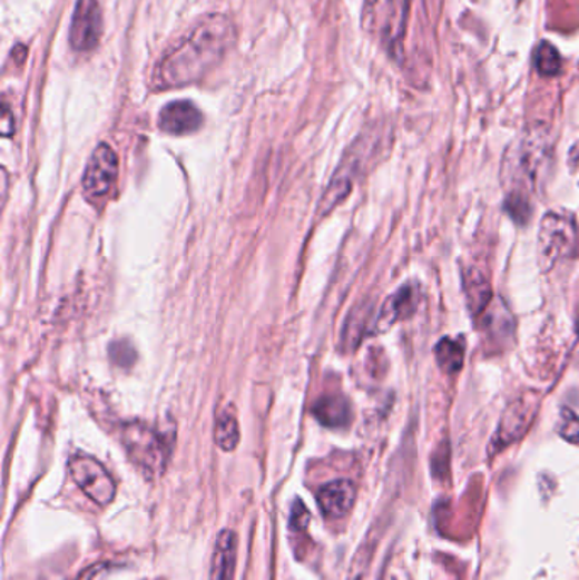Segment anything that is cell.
<instances>
[{
	"instance_id": "obj_1",
	"label": "cell",
	"mask_w": 579,
	"mask_h": 580,
	"mask_svg": "<svg viewBox=\"0 0 579 580\" xmlns=\"http://www.w3.org/2000/svg\"><path fill=\"white\" fill-rule=\"evenodd\" d=\"M235 40V24L228 16H206L161 58L155 70V86L174 89L197 82L225 58Z\"/></svg>"
},
{
	"instance_id": "obj_2",
	"label": "cell",
	"mask_w": 579,
	"mask_h": 580,
	"mask_svg": "<svg viewBox=\"0 0 579 580\" xmlns=\"http://www.w3.org/2000/svg\"><path fill=\"white\" fill-rule=\"evenodd\" d=\"M551 157L548 131L542 128L529 129L508 150L503 164V184L508 196L526 197L536 189L537 178Z\"/></svg>"
},
{
	"instance_id": "obj_3",
	"label": "cell",
	"mask_w": 579,
	"mask_h": 580,
	"mask_svg": "<svg viewBox=\"0 0 579 580\" xmlns=\"http://www.w3.org/2000/svg\"><path fill=\"white\" fill-rule=\"evenodd\" d=\"M126 452L148 479L157 478L165 470L168 446L164 436L144 424H128L122 431Z\"/></svg>"
},
{
	"instance_id": "obj_4",
	"label": "cell",
	"mask_w": 579,
	"mask_h": 580,
	"mask_svg": "<svg viewBox=\"0 0 579 580\" xmlns=\"http://www.w3.org/2000/svg\"><path fill=\"white\" fill-rule=\"evenodd\" d=\"M575 222L565 214L549 213L543 216L539 233V264L543 271L555 267L559 260L575 252Z\"/></svg>"
},
{
	"instance_id": "obj_5",
	"label": "cell",
	"mask_w": 579,
	"mask_h": 580,
	"mask_svg": "<svg viewBox=\"0 0 579 580\" xmlns=\"http://www.w3.org/2000/svg\"><path fill=\"white\" fill-rule=\"evenodd\" d=\"M70 475L84 494L99 505H108L116 495V484L102 463L92 456L77 455L68 463Z\"/></svg>"
},
{
	"instance_id": "obj_6",
	"label": "cell",
	"mask_w": 579,
	"mask_h": 580,
	"mask_svg": "<svg viewBox=\"0 0 579 580\" xmlns=\"http://www.w3.org/2000/svg\"><path fill=\"white\" fill-rule=\"evenodd\" d=\"M537 414L536 399H517L501 417L500 426L490 443V455L500 453L526 436Z\"/></svg>"
},
{
	"instance_id": "obj_7",
	"label": "cell",
	"mask_w": 579,
	"mask_h": 580,
	"mask_svg": "<svg viewBox=\"0 0 579 580\" xmlns=\"http://www.w3.org/2000/svg\"><path fill=\"white\" fill-rule=\"evenodd\" d=\"M102 36V11L97 0H79L70 26V45L79 53L96 50Z\"/></svg>"
},
{
	"instance_id": "obj_8",
	"label": "cell",
	"mask_w": 579,
	"mask_h": 580,
	"mask_svg": "<svg viewBox=\"0 0 579 580\" xmlns=\"http://www.w3.org/2000/svg\"><path fill=\"white\" fill-rule=\"evenodd\" d=\"M118 175V158L108 145H99L87 164L84 175V190L87 196L105 197L112 187Z\"/></svg>"
},
{
	"instance_id": "obj_9",
	"label": "cell",
	"mask_w": 579,
	"mask_h": 580,
	"mask_svg": "<svg viewBox=\"0 0 579 580\" xmlns=\"http://www.w3.org/2000/svg\"><path fill=\"white\" fill-rule=\"evenodd\" d=\"M478 317H481V330L490 345L497 346V350L510 346L516 336V321L503 301H491Z\"/></svg>"
},
{
	"instance_id": "obj_10",
	"label": "cell",
	"mask_w": 579,
	"mask_h": 580,
	"mask_svg": "<svg viewBox=\"0 0 579 580\" xmlns=\"http://www.w3.org/2000/svg\"><path fill=\"white\" fill-rule=\"evenodd\" d=\"M355 498H357V489H355L354 482L347 481V479L328 482L316 494L320 511L328 520L347 517L354 508Z\"/></svg>"
},
{
	"instance_id": "obj_11",
	"label": "cell",
	"mask_w": 579,
	"mask_h": 580,
	"mask_svg": "<svg viewBox=\"0 0 579 580\" xmlns=\"http://www.w3.org/2000/svg\"><path fill=\"white\" fill-rule=\"evenodd\" d=\"M200 126H203V115L189 100L167 104L158 116V128L168 135H189L197 131Z\"/></svg>"
},
{
	"instance_id": "obj_12",
	"label": "cell",
	"mask_w": 579,
	"mask_h": 580,
	"mask_svg": "<svg viewBox=\"0 0 579 580\" xmlns=\"http://www.w3.org/2000/svg\"><path fill=\"white\" fill-rule=\"evenodd\" d=\"M420 303V291L416 284H406L394 293L390 299L384 303L377 317L376 332H387L398 321L408 320L415 314Z\"/></svg>"
},
{
	"instance_id": "obj_13",
	"label": "cell",
	"mask_w": 579,
	"mask_h": 580,
	"mask_svg": "<svg viewBox=\"0 0 579 580\" xmlns=\"http://www.w3.org/2000/svg\"><path fill=\"white\" fill-rule=\"evenodd\" d=\"M236 553H238V538L235 531L223 530L216 538L215 550H213L209 580L235 579Z\"/></svg>"
},
{
	"instance_id": "obj_14",
	"label": "cell",
	"mask_w": 579,
	"mask_h": 580,
	"mask_svg": "<svg viewBox=\"0 0 579 580\" xmlns=\"http://www.w3.org/2000/svg\"><path fill=\"white\" fill-rule=\"evenodd\" d=\"M316 420L328 427L347 426L352 420L351 404L342 395H326L313 407Z\"/></svg>"
},
{
	"instance_id": "obj_15",
	"label": "cell",
	"mask_w": 579,
	"mask_h": 580,
	"mask_svg": "<svg viewBox=\"0 0 579 580\" xmlns=\"http://www.w3.org/2000/svg\"><path fill=\"white\" fill-rule=\"evenodd\" d=\"M465 299H468L469 309L475 317L480 316L488 304L493 301V293H491L490 282L487 281L483 274L475 268L465 274L464 277Z\"/></svg>"
},
{
	"instance_id": "obj_16",
	"label": "cell",
	"mask_w": 579,
	"mask_h": 580,
	"mask_svg": "<svg viewBox=\"0 0 579 580\" xmlns=\"http://www.w3.org/2000/svg\"><path fill=\"white\" fill-rule=\"evenodd\" d=\"M435 360L442 371L454 374V372L461 371L462 364H464V346L455 340H440L435 346Z\"/></svg>"
},
{
	"instance_id": "obj_17",
	"label": "cell",
	"mask_w": 579,
	"mask_h": 580,
	"mask_svg": "<svg viewBox=\"0 0 579 580\" xmlns=\"http://www.w3.org/2000/svg\"><path fill=\"white\" fill-rule=\"evenodd\" d=\"M215 440L225 452H232L241 443V426L232 411H223L216 420Z\"/></svg>"
},
{
	"instance_id": "obj_18",
	"label": "cell",
	"mask_w": 579,
	"mask_h": 580,
	"mask_svg": "<svg viewBox=\"0 0 579 580\" xmlns=\"http://www.w3.org/2000/svg\"><path fill=\"white\" fill-rule=\"evenodd\" d=\"M533 65H536L539 76L556 77L561 73L562 58L556 47H552L548 41H542L537 48L536 55H533Z\"/></svg>"
},
{
	"instance_id": "obj_19",
	"label": "cell",
	"mask_w": 579,
	"mask_h": 580,
	"mask_svg": "<svg viewBox=\"0 0 579 580\" xmlns=\"http://www.w3.org/2000/svg\"><path fill=\"white\" fill-rule=\"evenodd\" d=\"M558 431L566 442L579 443V417L565 407L559 414Z\"/></svg>"
},
{
	"instance_id": "obj_20",
	"label": "cell",
	"mask_w": 579,
	"mask_h": 580,
	"mask_svg": "<svg viewBox=\"0 0 579 580\" xmlns=\"http://www.w3.org/2000/svg\"><path fill=\"white\" fill-rule=\"evenodd\" d=\"M109 355H111L112 362L118 364L119 367H131L135 364L136 353L129 343H112L111 348H109Z\"/></svg>"
},
{
	"instance_id": "obj_21",
	"label": "cell",
	"mask_w": 579,
	"mask_h": 580,
	"mask_svg": "<svg viewBox=\"0 0 579 580\" xmlns=\"http://www.w3.org/2000/svg\"><path fill=\"white\" fill-rule=\"evenodd\" d=\"M310 520V511L306 510V505L303 502L297 501L296 504L293 505V511H291V531H297V533H303L308 528Z\"/></svg>"
},
{
	"instance_id": "obj_22",
	"label": "cell",
	"mask_w": 579,
	"mask_h": 580,
	"mask_svg": "<svg viewBox=\"0 0 579 580\" xmlns=\"http://www.w3.org/2000/svg\"><path fill=\"white\" fill-rule=\"evenodd\" d=\"M578 332H579V309H578Z\"/></svg>"
},
{
	"instance_id": "obj_23",
	"label": "cell",
	"mask_w": 579,
	"mask_h": 580,
	"mask_svg": "<svg viewBox=\"0 0 579 580\" xmlns=\"http://www.w3.org/2000/svg\"><path fill=\"white\" fill-rule=\"evenodd\" d=\"M154 580H161V579H154Z\"/></svg>"
}]
</instances>
